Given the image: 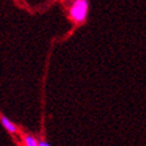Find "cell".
Here are the masks:
<instances>
[{
	"label": "cell",
	"mask_w": 146,
	"mask_h": 146,
	"mask_svg": "<svg viewBox=\"0 0 146 146\" xmlns=\"http://www.w3.org/2000/svg\"><path fill=\"white\" fill-rule=\"evenodd\" d=\"M89 13V1L88 0H74L72 3L68 16L72 22L76 24H82L88 18Z\"/></svg>",
	"instance_id": "1"
},
{
	"label": "cell",
	"mask_w": 146,
	"mask_h": 146,
	"mask_svg": "<svg viewBox=\"0 0 146 146\" xmlns=\"http://www.w3.org/2000/svg\"><path fill=\"white\" fill-rule=\"evenodd\" d=\"M24 145L25 146H38V141L33 135H24Z\"/></svg>",
	"instance_id": "3"
},
{
	"label": "cell",
	"mask_w": 146,
	"mask_h": 146,
	"mask_svg": "<svg viewBox=\"0 0 146 146\" xmlns=\"http://www.w3.org/2000/svg\"><path fill=\"white\" fill-rule=\"evenodd\" d=\"M1 123L3 126L6 128V131H9L10 133H16L17 132V127L13 122H11V121L6 117V116H1Z\"/></svg>",
	"instance_id": "2"
},
{
	"label": "cell",
	"mask_w": 146,
	"mask_h": 146,
	"mask_svg": "<svg viewBox=\"0 0 146 146\" xmlns=\"http://www.w3.org/2000/svg\"><path fill=\"white\" fill-rule=\"evenodd\" d=\"M38 146H50V145L44 140H41V141H38Z\"/></svg>",
	"instance_id": "4"
}]
</instances>
